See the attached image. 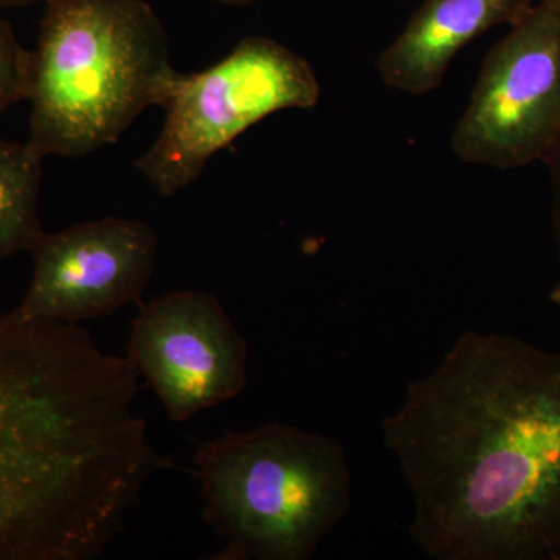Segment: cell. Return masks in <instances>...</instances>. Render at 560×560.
<instances>
[{"label": "cell", "mask_w": 560, "mask_h": 560, "mask_svg": "<svg viewBox=\"0 0 560 560\" xmlns=\"http://www.w3.org/2000/svg\"><path fill=\"white\" fill-rule=\"evenodd\" d=\"M127 357L173 422L235 399L248 383V342L208 291L139 302Z\"/></svg>", "instance_id": "obj_7"}, {"label": "cell", "mask_w": 560, "mask_h": 560, "mask_svg": "<svg viewBox=\"0 0 560 560\" xmlns=\"http://www.w3.org/2000/svg\"><path fill=\"white\" fill-rule=\"evenodd\" d=\"M536 0H423L404 31L378 55L386 86L410 95L438 90L452 61L481 35L521 21Z\"/></svg>", "instance_id": "obj_9"}, {"label": "cell", "mask_w": 560, "mask_h": 560, "mask_svg": "<svg viewBox=\"0 0 560 560\" xmlns=\"http://www.w3.org/2000/svg\"><path fill=\"white\" fill-rule=\"evenodd\" d=\"M43 161L31 142L0 138V261L31 253L44 234L38 210Z\"/></svg>", "instance_id": "obj_10"}, {"label": "cell", "mask_w": 560, "mask_h": 560, "mask_svg": "<svg viewBox=\"0 0 560 560\" xmlns=\"http://www.w3.org/2000/svg\"><path fill=\"white\" fill-rule=\"evenodd\" d=\"M319 98L311 62L278 40L248 36L217 65L176 73L164 127L136 168L162 197H175L250 127L279 110L315 108Z\"/></svg>", "instance_id": "obj_5"}, {"label": "cell", "mask_w": 560, "mask_h": 560, "mask_svg": "<svg viewBox=\"0 0 560 560\" xmlns=\"http://www.w3.org/2000/svg\"><path fill=\"white\" fill-rule=\"evenodd\" d=\"M33 276L9 318L79 324L140 302L158 257V235L142 221L106 217L40 235Z\"/></svg>", "instance_id": "obj_8"}, {"label": "cell", "mask_w": 560, "mask_h": 560, "mask_svg": "<svg viewBox=\"0 0 560 560\" xmlns=\"http://www.w3.org/2000/svg\"><path fill=\"white\" fill-rule=\"evenodd\" d=\"M559 253H560V246H559ZM550 300L555 302L556 305H559L560 307V280L558 283H556L555 289H552L550 294Z\"/></svg>", "instance_id": "obj_15"}, {"label": "cell", "mask_w": 560, "mask_h": 560, "mask_svg": "<svg viewBox=\"0 0 560 560\" xmlns=\"http://www.w3.org/2000/svg\"><path fill=\"white\" fill-rule=\"evenodd\" d=\"M31 79L32 51L22 47L9 22L0 18V114L28 101Z\"/></svg>", "instance_id": "obj_11"}, {"label": "cell", "mask_w": 560, "mask_h": 560, "mask_svg": "<svg viewBox=\"0 0 560 560\" xmlns=\"http://www.w3.org/2000/svg\"><path fill=\"white\" fill-rule=\"evenodd\" d=\"M139 372L79 324L0 316V560L98 558L154 471Z\"/></svg>", "instance_id": "obj_2"}, {"label": "cell", "mask_w": 560, "mask_h": 560, "mask_svg": "<svg viewBox=\"0 0 560 560\" xmlns=\"http://www.w3.org/2000/svg\"><path fill=\"white\" fill-rule=\"evenodd\" d=\"M436 560H560V355L467 331L382 423Z\"/></svg>", "instance_id": "obj_1"}, {"label": "cell", "mask_w": 560, "mask_h": 560, "mask_svg": "<svg viewBox=\"0 0 560 560\" xmlns=\"http://www.w3.org/2000/svg\"><path fill=\"white\" fill-rule=\"evenodd\" d=\"M217 560H305L348 515L352 477L340 442L282 422L224 431L194 455Z\"/></svg>", "instance_id": "obj_4"}, {"label": "cell", "mask_w": 560, "mask_h": 560, "mask_svg": "<svg viewBox=\"0 0 560 560\" xmlns=\"http://www.w3.org/2000/svg\"><path fill=\"white\" fill-rule=\"evenodd\" d=\"M213 2L224 3V5L232 7H245L250 5V3L259 2V0H213Z\"/></svg>", "instance_id": "obj_14"}, {"label": "cell", "mask_w": 560, "mask_h": 560, "mask_svg": "<svg viewBox=\"0 0 560 560\" xmlns=\"http://www.w3.org/2000/svg\"><path fill=\"white\" fill-rule=\"evenodd\" d=\"M32 51L31 145L81 158L116 142L150 106H164L176 70L145 0H47Z\"/></svg>", "instance_id": "obj_3"}, {"label": "cell", "mask_w": 560, "mask_h": 560, "mask_svg": "<svg viewBox=\"0 0 560 560\" xmlns=\"http://www.w3.org/2000/svg\"><path fill=\"white\" fill-rule=\"evenodd\" d=\"M560 139V0H539L486 55L452 150L512 171L544 162Z\"/></svg>", "instance_id": "obj_6"}, {"label": "cell", "mask_w": 560, "mask_h": 560, "mask_svg": "<svg viewBox=\"0 0 560 560\" xmlns=\"http://www.w3.org/2000/svg\"><path fill=\"white\" fill-rule=\"evenodd\" d=\"M39 2H47V0H0V10L21 9V7H28Z\"/></svg>", "instance_id": "obj_13"}, {"label": "cell", "mask_w": 560, "mask_h": 560, "mask_svg": "<svg viewBox=\"0 0 560 560\" xmlns=\"http://www.w3.org/2000/svg\"><path fill=\"white\" fill-rule=\"evenodd\" d=\"M544 164L550 172L552 187V217H555V232L560 246V139L551 153L545 158Z\"/></svg>", "instance_id": "obj_12"}]
</instances>
